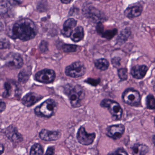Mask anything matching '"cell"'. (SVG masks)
<instances>
[{
    "label": "cell",
    "instance_id": "obj_37",
    "mask_svg": "<svg viewBox=\"0 0 155 155\" xmlns=\"http://www.w3.org/2000/svg\"><path fill=\"white\" fill-rule=\"evenodd\" d=\"M153 90L155 93V78L153 81Z\"/></svg>",
    "mask_w": 155,
    "mask_h": 155
},
{
    "label": "cell",
    "instance_id": "obj_3",
    "mask_svg": "<svg viewBox=\"0 0 155 155\" xmlns=\"http://www.w3.org/2000/svg\"><path fill=\"white\" fill-rule=\"evenodd\" d=\"M57 109V103L52 99H48L37 106L35 112L39 116L49 118L55 113Z\"/></svg>",
    "mask_w": 155,
    "mask_h": 155
},
{
    "label": "cell",
    "instance_id": "obj_7",
    "mask_svg": "<svg viewBox=\"0 0 155 155\" xmlns=\"http://www.w3.org/2000/svg\"><path fill=\"white\" fill-rule=\"evenodd\" d=\"M55 78V72L51 69H45L38 72L35 74V80L43 83H52Z\"/></svg>",
    "mask_w": 155,
    "mask_h": 155
},
{
    "label": "cell",
    "instance_id": "obj_15",
    "mask_svg": "<svg viewBox=\"0 0 155 155\" xmlns=\"http://www.w3.org/2000/svg\"><path fill=\"white\" fill-rule=\"evenodd\" d=\"M148 67L145 65H137L132 67L131 74L136 79H142L145 76Z\"/></svg>",
    "mask_w": 155,
    "mask_h": 155
},
{
    "label": "cell",
    "instance_id": "obj_27",
    "mask_svg": "<svg viewBox=\"0 0 155 155\" xmlns=\"http://www.w3.org/2000/svg\"><path fill=\"white\" fill-rule=\"evenodd\" d=\"M118 76L122 81H125L127 79V70L126 68H121L118 71Z\"/></svg>",
    "mask_w": 155,
    "mask_h": 155
},
{
    "label": "cell",
    "instance_id": "obj_31",
    "mask_svg": "<svg viewBox=\"0 0 155 155\" xmlns=\"http://www.w3.org/2000/svg\"><path fill=\"white\" fill-rule=\"evenodd\" d=\"M6 108V105L4 102L0 100V113H2L5 110Z\"/></svg>",
    "mask_w": 155,
    "mask_h": 155
},
{
    "label": "cell",
    "instance_id": "obj_8",
    "mask_svg": "<svg viewBox=\"0 0 155 155\" xmlns=\"http://www.w3.org/2000/svg\"><path fill=\"white\" fill-rule=\"evenodd\" d=\"M95 136L94 133L89 134L87 133L84 127H80L77 134L78 141L83 145H89L93 143Z\"/></svg>",
    "mask_w": 155,
    "mask_h": 155
},
{
    "label": "cell",
    "instance_id": "obj_39",
    "mask_svg": "<svg viewBox=\"0 0 155 155\" xmlns=\"http://www.w3.org/2000/svg\"></svg>",
    "mask_w": 155,
    "mask_h": 155
},
{
    "label": "cell",
    "instance_id": "obj_18",
    "mask_svg": "<svg viewBox=\"0 0 155 155\" xmlns=\"http://www.w3.org/2000/svg\"><path fill=\"white\" fill-rule=\"evenodd\" d=\"M133 154L134 155H145L148 153L149 149L147 146L140 144H136L132 148Z\"/></svg>",
    "mask_w": 155,
    "mask_h": 155
},
{
    "label": "cell",
    "instance_id": "obj_12",
    "mask_svg": "<svg viewBox=\"0 0 155 155\" xmlns=\"http://www.w3.org/2000/svg\"><path fill=\"white\" fill-rule=\"evenodd\" d=\"M42 98V96L40 95L35 93H29L22 99V103L25 106L30 107L38 103Z\"/></svg>",
    "mask_w": 155,
    "mask_h": 155
},
{
    "label": "cell",
    "instance_id": "obj_38",
    "mask_svg": "<svg viewBox=\"0 0 155 155\" xmlns=\"http://www.w3.org/2000/svg\"><path fill=\"white\" fill-rule=\"evenodd\" d=\"M153 142L154 143L155 145V136H154L153 138Z\"/></svg>",
    "mask_w": 155,
    "mask_h": 155
},
{
    "label": "cell",
    "instance_id": "obj_14",
    "mask_svg": "<svg viewBox=\"0 0 155 155\" xmlns=\"http://www.w3.org/2000/svg\"><path fill=\"white\" fill-rule=\"evenodd\" d=\"M5 135L11 141L15 143L21 142L22 140V136L15 126H10L5 131Z\"/></svg>",
    "mask_w": 155,
    "mask_h": 155
},
{
    "label": "cell",
    "instance_id": "obj_13",
    "mask_svg": "<svg viewBox=\"0 0 155 155\" xmlns=\"http://www.w3.org/2000/svg\"><path fill=\"white\" fill-rule=\"evenodd\" d=\"M77 22L73 18H70L65 21L64 24L63 28L61 30V33L66 37L71 36L73 29L76 26Z\"/></svg>",
    "mask_w": 155,
    "mask_h": 155
},
{
    "label": "cell",
    "instance_id": "obj_22",
    "mask_svg": "<svg viewBox=\"0 0 155 155\" xmlns=\"http://www.w3.org/2000/svg\"><path fill=\"white\" fill-rule=\"evenodd\" d=\"M117 29H112V30H108L106 31H104L100 33V35L104 38L107 39H111L114 37L117 34Z\"/></svg>",
    "mask_w": 155,
    "mask_h": 155
},
{
    "label": "cell",
    "instance_id": "obj_20",
    "mask_svg": "<svg viewBox=\"0 0 155 155\" xmlns=\"http://www.w3.org/2000/svg\"><path fill=\"white\" fill-rule=\"evenodd\" d=\"M94 64L97 69L101 71H105L107 69L109 65L108 61L104 58H101L96 60Z\"/></svg>",
    "mask_w": 155,
    "mask_h": 155
},
{
    "label": "cell",
    "instance_id": "obj_33",
    "mask_svg": "<svg viewBox=\"0 0 155 155\" xmlns=\"http://www.w3.org/2000/svg\"><path fill=\"white\" fill-rule=\"evenodd\" d=\"M54 149L53 147H50L47 149L45 154L53 155L54 154Z\"/></svg>",
    "mask_w": 155,
    "mask_h": 155
},
{
    "label": "cell",
    "instance_id": "obj_36",
    "mask_svg": "<svg viewBox=\"0 0 155 155\" xmlns=\"http://www.w3.org/2000/svg\"><path fill=\"white\" fill-rule=\"evenodd\" d=\"M4 150V148L2 144H0V155L2 154L3 153Z\"/></svg>",
    "mask_w": 155,
    "mask_h": 155
},
{
    "label": "cell",
    "instance_id": "obj_30",
    "mask_svg": "<svg viewBox=\"0 0 155 155\" xmlns=\"http://www.w3.org/2000/svg\"><path fill=\"white\" fill-rule=\"evenodd\" d=\"M86 82H87L88 83L92 85L93 86H96L100 82V80L97 79V80H94V79H92L91 78H89L86 81Z\"/></svg>",
    "mask_w": 155,
    "mask_h": 155
},
{
    "label": "cell",
    "instance_id": "obj_28",
    "mask_svg": "<svg viewBox=\"0 0 155 155\" xmlns=\"http://www.w3.org/2000/svg\"><path fill=\"white\" fill-rule=\"evenodd\" d=\"M8 12L7 3L4 1H0V15L5 14Z\"/></svg>",
    "mask_w": 155,
    "mask_h": 155
},
{
    "label": "cell",
    "instance_id": "obj_35",
    "mask_svg": "<svg viewBox=\"0 0 155 155\" xmlns=\"http://www.w3.org/2000/svg\"><path fill=\"white\" fill-rule=\"evenodd\" d=\"M62 2L65 4H69L73 1V0H61Z\"/></svg>",
    "mask_w": 155,
    "mask_h": 155
},
{
    "label": "cell",
    "instance_id": "obj_24",
    "mask_svg": "<svg viewBox=\"0 0 155 155\" xmlns=\"http://www.w3.org/2000/svg\"><path fill=\"white\" fill-rule=\"evenodd\" d=\"M146 105L149 109L155 110V97L153 95H149L147 97Z\"/></svg>",
    "mask_w": 155,
    "mask_h": 155
},
{
    "label": "cell",
    "instance_id": "obj_25",
    "mask_svg": "<svg viewBox=\"0 0 155 155\" xmlns=\"http://www.w3.org/2000/svg\"><path fill=\"white\" fill-rule=\"evenodd\" d=\"M30 76V74L28 71H26V70L21 71L18 76L19 81L22 83H25L29 79Z\"/></svg>",
    "mask_w": 155,
    "mask_h": 155
},
{
    "label": "cell",
    "instance_id": "obj_10",
    "mask_svg": "<svg viewBox=\"0 0 155 155\" xmlns=\"http://www.w3.org/2000/svg\"><path fill=\"white\" fill-rule=\"evenodd\" d=\"M124 131L125 127L123 124L114 125L107 128L106 134L114 140H117L121 138Z\"/></svg>",
    "mask_w": 155,
    "mask_h": 155
},
{
    "label": "cell",
    "instance_id": "obj_11",
    "mask_svg": "<svg viewBox=\"0 0 155 155\" xmlns=\"http://www.w3.org/2000/svg\"><path fill=\"white\" fill-rule=\"evenodd\" d=\"M61 133L58 131H51L43 129L39 134L40 138L45 141H54L61 137Z\"/></svg>",
    "mask_w": 155,
    "mask_h": 155
},
{
    "label": "cell",
    "instance_id": "obj_23",
    "mask_svg": "<svg viewBox=\"0 0 155 155\" xmlns=\"http://www.w3.org/2000/svg\"><path fill=\"white\" fill-rule=\"evenodd\" d=\"M43 152V149L41 145L36 143L32 147L30 151V155H42Z\"/></svg>",
    "mask_w": 155,
    "mask_h": 155
},
{
    "label": "cell",
    "instance_id": "obj_5",
    "mask_svg": "<svg viewBox=\"0 0 155 155\" xmlns=\"http://www.w3.org/2000/svg\"><path fill=\"white\" fill-rule=\"evenodd\" d=\"M122 98L125 103L132 106H137L141 102L139 92L132 88H128L124 92Z\"/></svg>",
    "mask_w": 155,
    "mask_h": 155
},
{
    "label": "cell",
    "instance_id": "obj_29",
    "mask_svg": "<svg viewBox=\"0 0 155 155\" xmlns=\"http://www.w3.org/2000/svg\"><path fill=\"white\" fill-rule=\"evenodd\" d=\"M40 49L41 52H46L48 50V43L45 41H42L40 44Z\"/></svg>",
    "mask_w": 155,
    "mask_h": 155
},
{
    "label": "cell",
    "instance_id": "obj_34",
    "mask_svg": "<svg viewBox=\"0 0 155 155\" xmlns=\"http://www.w3.org/2000/svg\"><path fill=\"white\" fill-rule=\"evenodd\" d=\"M119 60H120L119 58H117V57L113 58L112 61V64H113L114 66H115V65L117 66V65H119L120 64V63H119V61H119Z\"/></svg>",
    "mask_w": 155,
    "mask_h": 155
},
{
    "label": "cell",
    "instance_id": "obj_17",
    "mask_svg": "<svg viewBox=\"0 0 155 155\" xmlns=\"http://www.w3.org/2000/svg\"><path fill=\"white\" fill-rule=\"evenodd\" d=\"M84 35V34L83 27L79 26L76 27L74 31H73L70 37L73 42H78L83 39Z\"/></svg>",
    "mask_w": 155,
    "mask_h": 155
},
{
    "label": "cell",
    "instance_id": "obj_32",
    "mask_svg": "<svg viewBox=\"0 0 155 155\" xmlns=\"http://www.w3.org/2000/svg\"><path fill=\"white\" fill-rule=\"evenodd\" d=\"M115 154L127 155V153L124 149L119 148L115 152Z\"/></svg>",
    "mask_w": 155,
    "mask_h": 155
},
{
    "label": "cell",
    "instance_id": "obj_26",
    "mask_svg": "<svg viewBox=\"0 0 155 155\" xmlns=\"http://www.w3.org/2000/svg\"><path fill=\"white\" fill-rule=\"evenodd\" d=\"M62 48L64 52H73L77 51L78 46L74 45L64 44Z\"/></svg>",
    "mask_w": 155,
    "mask_h": 155
},
{
    "label": "cell",
    "instance_id": "obj_4",
    "mask_svg": "<svg viewBox=\"0 0 155 155\" xmlns=\"http://www.w3.org/2000/svg\"><path fill=\"white\" fill-rule=\"evenodd\" d=\"M100 105L102 107L107 108L116 120L121 119L123 115V109L115 101L108 99H104L101 102Z\"/></svg>",
    "mask_w": 155,
    "mask_h": 155
},
{
    "label": "cell",
    "instance_id": "obj_2",
    "mask_svg": "<svg viewBox=\"0 0 155 155\" xmlns=\"http://www.w3.org/2000/svg\"><path fill=\"white\" fill-rule=\"evenodd\" d=\"M65 93L69 97L71 105L74 108L81 106V103L85 97V92L84 89L79 85L71 86L66 90Z\"/></svg>",
    "mask_w": 155,
    "mask_h": 155
},
{
    "label": "cell",
    "instance_id": "obj_9",
    "mask_svg": "<svg viewBox=\"0 0 155 155\" xmlns=\"http://www.w3.org/2000/svg\"><path fill=\"white\" fill-rule=\"evenodd\" d=\"M23 60L17 53H11L6 57V65L11 69H19L22 66Z\"/></svg>",
    "mask_w": 155,
    "mask_h": 155
},
{
    "label": "cell",
    "instance_id": "obj_1",
    "mask_svg": "<svg viewBox=\"0 0 155 155\" xmlns=\"http://www.w3.org/2000/svg\"><path fill=\"white\" fill-rule=\"evenodd\" d=\"M12 33L15 39L23 41H29L33 39L37 34V27L32 21L24 18L14 24L12 29Z\"/></svg>",
    "mask_w": 155,
    "mask_h": 155
},
{
    "label": "cell",
    "instance_id": "obj_6",
    "mask_svg": "<svg viewBox=\"0 0 155 155\" xmlns=\"http://www.w3.org/2000/svg\"><path fill=\"white\" fill-rule=\"evenodd\" d=\"M86 72V68L83 63L76 62L68 66L65 69V74L73 78L83 76Z\"/></svg>",
    "mask_w": 155,
    "mask_h": 155
},
{
    "label": "cell",
    "instance_id": "obj_21",
    "mask_svg": "<svg viewBox=\"0 0 155 155\" xmlns=\"http://www.w3.org/2000/svg\"><path fill=\"white\" fill-rule=\"evenodd\" d=\"M130 34H131V32L129 29L126 28L123 30L122 32H121L120 35H118V38H117V42H124L128 39Z\"/></svg>",
    "mask_w": 155,
    "mask_h": 155
},
{
    "label": "cell",
    "instance_id": "obj_16",
    "mask_svg": "<svg viewBox=\"0 0 155 155\" xmlns=\"http://www.w3.org/2000/svg\"><path fill=\"white\" fill-rule=\"evenodd\" d=\"M143 8L140 5H134L127 8L125 11L124 14L129 19H133L138 17L143 12Z\"/></svg>",
    "mask_w": 155,
    "mask_h": 155
},
{
    "label": "cell",
    "instance_id": "obj_19",
    "mask_svg": "<svg viewBox=\"0 0 155 155\" xmlns=\"http://www.w3.org/2000/svg\"><path fill=\"white\" fill-rule=\"evenodd\" d=\"M85 12L86 14L87 15L88 17L93 18L96 21L99 20V19L103 18L99 11H97L94 7H87V9L86 10Z\"/></svg>",
    "mask_w": 155,
    "mask_h": 155
}]
</instances>
